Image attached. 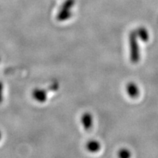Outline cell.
<instances>
[{
    "label": "cell",
    "mask_w": 158,
    "mask_h": 158,
    "mask_svg": "<svg viewBox=\"0 0 158 158\" xmlns=\"http://www.w3.org/2000/svg\"><path fill=\"white\" fill-rule=\"evenodd\" d=\"M130 60L133 63H137L139 61V49L137 43V35L135 31H132L130 37Z\"/></svg>",
    "instance_id": "cell-1"
},
{
    "label": "cell",
    "mask_w": 158,
    "mask_h": 158,
    "mask_svg": "<svg viewBox=\"0 0 158 158\" xmlns=\"http://www.w3.org/2000/svg\"><path fill=\"white\" fill-rule=\"evenodd\" d=\"M32 98L35 101L43 103L48 99L46 91L41 88H36L32 91Z\"/></svg>",
    "instance_id": "cell-2"
},
{
    "label": "cell",
    "mask_w": 158,
    "mask_h": 158,
    "mask_svg": "<svg viewBox=\"0 0 158 158\" xmlns=\"http://www.w3.org/2000/svg\"><path fill=\"white\" fill-rule=\"evenodd\" d=\"M81 122L83 127L86 130H89L93 125V117L92 115L89 112L84 113L81 117Z\"/></svg>",
    "instance_id": "cell-3"
},
{
    "label": "cell",
    "mask_w": 158,
    "mask_h": 158,
    "mask_svg": "<svg viewBox=\"0 0 158 158\" xmlns=\"http://www.w3.org/2000/svg\"><path fill=\"white\" fill-rule=\"evenodd\" d=\"M126 91H127L128 95L132 98H137L140 93L139 89H138V86L133 82H130L129 84H127V86H126Z\"/></svg>",
    "instance_id": "cell-4"
},
{
    "label": "cell",
    "mask_w": 158,
    "mask_h": 158,
    "mask_svg": "<svg viewBox=\"0 0 158 158\" xmlns=\"http://www.w3.org/2000/svg\"><path fill=\"white\" fill-rule=\"evenodd\" d=\"M86 148L91 153H96L100 149V143L96 140H90L86 144Z\"/></svg>",
    "instance_id": "cell-5"
},
{
    "label": "cell",
    "mask_w": 158,
    "mask_h": 158,
    "mask_svg": "<svg viewBox=\"0 0 158 158\" xmlns=\"http://www.w3.org/2000/svg\"><path fill=\"white\" fill-rule=\"evenodd\" d=\"M71 16H72V12H71L70 10L62 8V10L59 12L56 18L59 21H67V20L70 19Z\"/></svg>",
    "instance_id": "cell-6"
},
{
    "label": "cell",
    "mask_w": 158,
    "mask_h": 158,
    "mask_svg": "<svg viewBox=\"0 0 158 158\" xmlns=\"http://www.w3.org/2000/svg\"><path fill=\"white\" fill-rule=\"evenodd\" d=\"M137 37H139L143 42H147L149 39V35L148 31L144 27H139L135 31Z\"/></svg>",
    "instance_id": "cell-7"
},
{
    "label": "cell",
    "mask_w": 158,
    "mask_h": 158,
    "mask_svg": "<svg viewBox=\"0 0 158 158\" xmlns=\"http://www.w3.org/2000/svg\"><path fill=\"white\" fill-rule=\"evenodd\" d=\"M118 158H130L131 153L127 149H122L118 151Z\"/></svg>",
    "instance_id": "cell-8"
},
{
    "label": "cell",
    "mask_w": 158,
    "mask_h": 158,
    "mask_svg": "<svg viewBox=\"0 0 158 158\" xmlns=\"http://www.w3.org/2000/svg\"><path fill=\"white\" fill-rule=\"evenodd\" d=\"M74 4H75L74 0H67V1L64 3V5H63L62 8L70 10L73 7Z\"/></svg>",
    "instance_id": "cell-9"
},
{
    "label": "cell",
    "mask_w": 158,
    "mask_h": 158,
    "mask_svg": "<svg viewBox=\"0 0 158 158\" xmlns=\"http://www.w3.org/2000/svg\"><path fill=\"white\" fill-rule=\"evenodd\" d=\"M59 87V84H57V83L54 82V83H52L50 86H49V89H50L51 91H56L57 89H58Z\"/></svg>",
    "instance_id": "cell-10"
},
{
    "label": "cell",
    "mask_w": 158,
    "mask_h": 158,
    "mask_svg": "<svg viewBox=\"0 0 158 158\" xmlns=\"http://www.w3.org/2000/svg\"><path fill=\"white\" fill-rule=\"evenodd\" d=\"M3 89L4 86L2 83L0 81V103L3 101Z\"/></svg>",
    "instance_id": "cell-11"
},
{
    "label": "cell",
    "mask_w": 158,
    "mask_h": 158,
    "mask_svg": "<svg viewBox=\"0 0 158 158\" xmlns=\"http://www.w3.org/2000/svg\"><path fill=\"white\" fill-rule=\"evenodd\" d=\"M2 138V132L0 131V141H1Z\"/></svg>",
    "instance_id": "cell-12"
},
{
    "label": "cell",
    "mask_w": 158,
    "mask_h": 158,
    "mask_svg": "<svg viewBox=\"0 0 158 158\" xmlns=\"http://www.w3.org/2000/svg\"><path fill=\"white\" fill-rule=\"evenodd\" d=\"M0 61H1V58H0Z\"/></svg>",
    "instance_id": "cell-13"
}]
</instances>
